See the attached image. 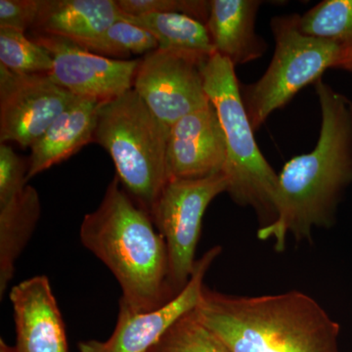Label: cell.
<instances>
[{"label": "cell", "mask_w": 352, "mask_h": 352, "mask_svg": "<svg viewBox=\"0 0 352 352\" xmlns=\"http://www.w3.org/2000/svg\"><path fill=\"white\" fill-rule=\"evenodd\" d=\"M321 129L311 152L289 160L279 175L275 219L259 229L282 252L286 238L309 239L317 227L332 226L338 204L352 183V102L323 80L315 82Z\"/></svg>", "instance_id": "cell-1"}, {"label": "cell", "mask_w": 352, "mask_h": 352, "mask_svg": "<svg viewBox=\"0 0 352 352\" xmlns=\"http://www.w3.org/2000/svg\"><path fill=\"white\" fill-rule=\"evenodd\" d=\"M80 242L107 266L122 291L120 307L151 311L173 298L163 236L116 175L100 205L83 217Z\"/></svg>", "instance_id": "cell-2"}, {"label": "cell", "mask_w": 352, "mask_h": 352, "mask_svg": "<svg viewBox=\"0 0 352 352\" xmlns=\"http://www.w3.org/2000/svg\"><path fill=\"white\" fill-rule=\"evenodd\" d=\"M199 320L230 352H340V325L298 291L238 296L204 288Z\"/></svg>", "instance_id": "cell-3"}, {"label": "cell", "mask_w": 352, "mask_h": 352, "mask_svg": "<svg viewBox=\"0 0 352 352\" xmlns=\"http://www.w3.org/2000/svg\"><path fill=\"white\" fill-rule=\"evenodd\" d=\"M168 134L170 129L153 115L133 88L99 104L94 142L108 152L122 186L149 214L170 180Z\"/></svg>", "instance_id": "cell-4"}, {"label": "cell", "mask_w": 352, "mask_h": 352, "mask_svg": "<svg viewBox=\"0 0 352 352\" xmlns=\"http://www.w3.org/2000/svg\"><path fill=\"white\" fill-rule=\"evenodd\" d=\"M204 83L219 115L226 141L223 175L234 201L252 207L270 224L275 219L279 175L259 150L243 103L235 66L215 53L203 65ZM265 224V226H266Z\"/></svg>", "instance_id": "cell-5"}, {"label": "cell", "mask_w": 352, "mask_h": 352, "mask_svg": "<svg viewBox=\"0 0 352 352\" xmlns=\"http://www.w3.org/2000/svg\"><path fill=\"white\" fill-rule=\"evenodd\" d=\"M298 20V14L271 20L275 39L272 60L259 80L241 88L254 131L303 87L320 80L326 69H335L342 54V48L338 44L303 34Z\"/></svg>", "instance_id": "cell-6"}, {"label": "cell", "mask_w": 352, "mask_h": 352, "mask_svg": "<svg viewBox=\"0 0 352 352\" xmlns=\"http://www.w3.org/2000/svg\"><path fill=\"white\" fill-rule=\"evenodd\" d=\"M226 192L223 173L200 179H170L153 205L150 215L166 242L168 286L173 296L186 286L195 268L206 210Z\"/></svg>", "instance_id": "cell-7"}, {"label": "cell", "mask_w": 352, "mask_h": 352, "mask_svg": "<svg viewBox=\"0 0 352 352\" xmlns=\"http://www.w3.org/2000/svg\"><path fill=\"white\" fill-rule=\"evenodd\" d=\"M201 60L157 50L141 59L133 89L153 115L170 129L177 120L210 104Z\"/></svg>", "instance_id": "cell-8"}, {"label": "cell", "mask_w": 352, "mask_h": 352, "mask_svg": "<svg viewBox=\"0 0 352 352\" xmlns=\"http://www.w3.org/2000/svg\"><path fill=\"white\" fill-rule=\"evenodd\" d=\"M78 99L50 74L19 75L0 66V143L31 148Z\"/></svg>", "instance_id": "cell-9"}, {"label": "cell", "mask_w": 352, "mask_h": 352, "mask_svg": "<svg viewBox=\"0 0 352 352\" xmlns=\"http://www.w3.org/2000/svg\"><path fill=\"white\" fill-rule=\"evenodd\" d=\"M52 58L50 76L78 98L104 103L133 88L141 59H112L69 39L36 32L32 38Z\"/></svg>", "instance_id": "cell-10"}, {"label": "cell", "mask_w": 352, "mask_h": 352, "mask_svg": "<svg viewBox=\"0 0 352 352\" xmlns=\"http://www.w3.org/2000/svg\"><path fill=\"white\" fill-rule=\"evenodd\" d=\"M221 248H212L196 261L188 283L163 307L151 311H131L120 307L118 321L106 340H83L78 352H147L184 315L195 310L203 294L204 279Z\"/></svg>", "instance_id": "cell-11"}, {"label": "cell", "mask_w": 352, "mask_h": 352, "mask_svg": "<svg viewBox=\"0 0 352 352\" xmlns=\"http://www.w3.org/2000/svg\"><path fill=\"white\" fill-rule=\"evenodd\" d=\"M226 141L212 103L170 129L166 166L170 179H200L223 173Z\"/></svg>", "instance_id": "cell-12"}, {"label": "cell", "mask_w": 352, "mask_h": 352, "mask_svg": "<svg viewBox=\"0 0 352 352\" xmlns=\"http://www.w3.org/2000/svg\"><path fill=\"white\" fill-rule=\"evenodd\" d=\"M16 352H69L66 328L50 279L38 275L11 289Z\"/></svg>", "instance_id": "cell-13"}, {"label": "cell", "mask_w": 352, "mask_h": 352, "mask_svg": "<svg viewBox=\"0 0 352 352\" xmlns=\"http://www.w3.org/2000/svg\"><path fill=\"white\" fill-rule=\"evenodd\" d=\"M259 0H210L207 24L215 52L234 66L258 60L267 43L256 32Z\"/></svg>", "instance_id": "cell-14"}, {"label": "cell", "mask_w": 352, "mask_h": 352, "mask_svg": "<svg viewBox=\"0 0 352 352\" xmlns=\"http://www.w3.org/2000/svg\"><path fill=\"white\" fill-rule=\"evenodd\" d=\"M98 102L78 98L32 145L28 180L66 161L94 142Z\"/></svg>", "instance_id": "cell-15"}, {"label": "cell", "mask_w": 352, "mask_h": 352, "mask_svg": "<svg viewBox=\"0 0 352 352\" xmlns=\"http://www.w3.org/2000/svg\"><path fill=\"white\" fill-rule=\"evenodd\" d=\"M120 17L116 0H43L32 30L85 47Z\"/></svg>", "instance_id": "cell-16"}, {"label": "cell", "mask_w": 352, "mask_h": 352, "mask_svg": "<svg viewBox=\"0 0 352 352\" xmlns=\"http://www.w3.org/2000/svg\"><path fill=\"white\" fill-rule=\"evenodd\" d=\"M38 191L28 184L24 189L0 199V296L6 294L19 258L41 217Z\"/></svg>", "instance_id": "cell-17"}, {"label": "cell", "mask_w": 352, "mask_h": 352, "mask_svg": "<svg viewBox=\"0 0 352 352\" xmlns=\"http://www.w3.org/2000/svg\"><path fill=\"white\" fill-rule=\"evenodd\" d=\"M120 18L151 32L159 44L157 50L182 53L201 60H208L217 53L207 25L185 14L129 16L120 12Z\"/></svg>", "instance_id": "cell-18"}, {"label": "cell", "mask_w": 352, "mask_h": 352, "mask_svg": "<svg viewBox=\"0 0 352 352\" xmlns=\"http://www.w3.org/2000/svg\"><path fill=\"white\" fill-rule=\"evenodd\" d=\"M303 34L338 44L342 50L352 48V0H324L300 15Z\"/></svg>", "instance_id": "cell-19"}, {"label": "cell", "mask_w": 352, "mask_h": 352, "mask_svg": "<svg viewBox=\"0 0 352 352\" xmlns=\"http://www.w3.org/2000/svg\"><path fill=\"white\" fill-rule=\"evenodd\" d=\"M0 66L19 75L50 74L53 62L43 45L25 32L0 28Z\"/></svg>", "instance_id": "cell-20"}, {"label": "cell", "mask_w": 352, "mask_h": 352, "mask_svg": "<svg viewBox=\"0 0 352 352\" xmlns=\"http://www.w3.org/2000/svg\"><path fill=\"white\" fill-rule=\"evenodd\" d=\"M83 48L112 59L129 60L132 54L145 56L157 50L159 44L151 32L120 18Z\"/></svg>", "instance_id": "cell-21"}, {"label": "cell", "mask_w": 352, "mask_h": 352, "mask_svg": "<svg viewBox=\"0 0 352 352\" xmlns=\"http://www.w3.org/2000/svg\"><path fill=\"white\" fill-rule=\"evenodd\" d=\"M147 352L230 351L217 336L199 320L193 310L176 321Z\"/></svg>", "instance_id": "cell-22"}, {"label": "cell", "mask_w": 352, "mask_h": 352, "mask_svg": "<svg viewBox=\"0 0 352 352\" xmlns=\"http://www.w3.org/2000/svg\"><path fill=\"white\" fill-rule=\"evenodd\" d=\"M124 15L142 16L156 13H182L207 24L210 1L206 0H116Z\"/></svg>", "instance_id": "cell-23"}, {"label": "cell", "mask_w": 352, "mask_h": 352, "mask_svg": "<svg viewBox=\"0 0 352 352\" xmlns=\"http://www.w3.org/2000/svg\"><path fill=\"white\" fill-rule=\"evenodd\" d=\"M28 163L12 146L0 143V199L17 193L28 185Z\"/></svg>", "instance_id": "cell-24"}, {"label": "cell", "mask_w": 352, "mask_h": 352, "mask_svg": "<svg viewBox=\"0 0 352 352\" xmlns=\"http://www.w3.org/2000/svg\"><path fill=\"white\" fill-rule=\"evenodd\" d=\"M43 0H0V28L27 32L34 29Z\"/></svg>", "instance_id": "cell-25"}, {"label": "cell", "mask_w": 352, "mask_h": 352, "mask_svg": "<svg viewBox=\"0 0 352 352\" xmlns=\"http://www.w3.org/2000/svg\"><path fill=\"white\" fill-rule=\"evenodd\" d=\"M335 69H346V71L352 72V48L342 50V54Z\"/></svg>", "instance_id": "cell-26"}, {"label": "cell", "mask_w": 352, "mask_h": 352, "mask_svg": "<svg viewBox=\"0 0 352 352\" xmlns=\"http://www.w3.org/2000/svg\"><path fill=\"white\" fill-rule=\"evenodd\" d=\"M0 352H16L14 347L8 346L3 339L0 340Z\"/></svg>", "instance_id": "cell-27"}]
</instances>
